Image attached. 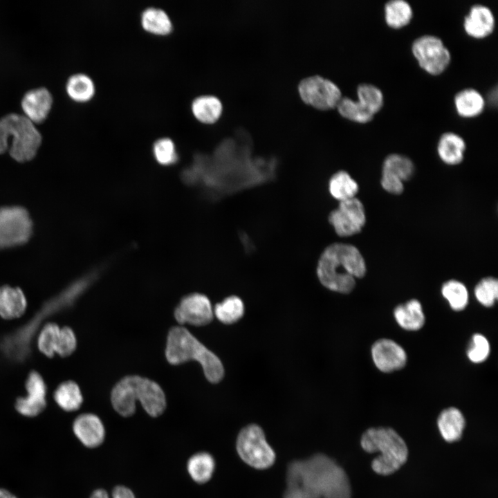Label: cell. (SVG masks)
<instances>
[{
    "instance_id": "23",
    "label": "cell",
    "mask_w": 498,
    "mask_h": 498,
    "mask_svg": "<svg viewBox=\"0 0 498 498\" xmlns=\"http://www.w3.org/2000/svg\"><path fill=\"white\" fill-rule=\"evenodd\" d=\"M465 423L463 414L453 407L443 409L437 419L439 432L448 442H454L461 438Z\"/></svg>"
},
{
    "instance_id": "17",
    "label": "cell",
    "mask_w": 498,
    "mask_h": 498,
    "mask_svg": "<svg viewBox=\"0 0 498 498\" xmlns=\"http://www.w3.org/2000/svg\"><path fill=\"white\" fill-rule=\"evenodd\" d=\"M76 437L87 448H96L101 445L105 437V430L100 418L93 414L78 416L73 424Z\"/></svg>"
},
{
    "instance_id": "21",
    "label": "cell",
    "mask_w": 498,
    "mask_h": 498,
    "mask_svg": "<svg viewBox=\"0 0 498 498\" xmlns=\"http://www.w3.org/2000/svg\"><path fill=\"white\" fill-rule=\"evenodd\" d=\"M454 104L457 114L465 118H472L481 114L486 106L483 95L474 88H465L454 97Z\"/></svg>"
},
{
    "instance_id": "14",
    "label": "cell",
    "mask_w": 498,
    "mask_h": 498,
    "mask_svg": "<svg viewBox=\"0 0 498 498\" xmlns=\"http://www.w3.org/2000/svg\"><path fill=\"white\" fill-rule=\"evenodd\" d=\"M214 312L209 299L204 295L193 293L182 299L174 316L180 324L202 326L210 323Z\"/></svg>"
},
{
    "instance_id": "24",
    "label": "cell",
    "mask_w": 498,
    "mask_h": 498,
    "mask_svg": "<svg viewBox=\"0 0 498 498\" xmlns=\"http://www.w3.org/2000/svg\"><path fill=\"white\" fill-rule=\"evenodd\" d=\"M194 116L201 122L212 123L218 120L222 113L223 105L216 95L204 94L196 97L192 102Z\"/></svg>"
},
{
    "instance_id": "4",
    "label": "cell",
    "mask_w": 498,
    "mask_h": 498,
    "mask_svg": "<svg viewBox=\"0 0 498 498\" xmlns=\"http://www.w3.org/2000/svg\"><path fill=\"white\" fill-rule=\"evenodd\" d=\"M165 354L168 362L173 365L190 360L199 362L211 382H218L223 377L224 369L220 359L183 327L176 326L170 330Z\"/></svg>"
},
{
    "instance_id": "18",
    "label": "cell",
    "mask_w": 498,
    "mask_h": 498,
    "mask_svg": "<svg viewBox=\"0 0 498 498\" xmlns=\"http://www.w3.org/2000/svg\"><path fill=\"white\" fill-rule=\"evenodd\" d=\"M53 102L49 91L40 87L28 91L21 100V107L26 116L34 122H41L47 117Z\"/></svg>"
},
{
    "instance_id": "31",
    "label": "cell",
    "mask_w": 498,
    "mask_h": 498,
    "mask_svg": "<svg viewBox=\"0 0 498 498\" xmlns=\"http://www.w3.org/2000/svg\"><path fill=\"white\" fill-rule=\"evenodd\" d=\"M66 91L72 99L84 102L93 96L95 84L89 75L84 73H76L68 78L66 83Z\"/></svg>"
},
{
    "instance_id": "20",
    "label": "cell",
    "mask_w": 498,
    "mask_h": 498,
    "mask_svg": "<svg viewBox=\"0 0 498 498\" xmlns=\"http://www.w3.org/2000/svg\"><path fill=\"white\" fill-rule=\"evenodd\" d=\"M465 149L464 139L452 131L442 133L438 140V155L443 163L449 165L461 163L463 160Z\"/></svg>"
},
{
    "instance_id": "5",
    "label": "cell",
    "mask_w": 498,
    "mask_h": 498,
    "mask_svg": "<svg viewBox=\"0 0 498 498\" xmlns=\"http://www.w3.org/2000/svg\"><path fill=\"white\" fill-rule=\"evenodd\" d=\"M361 446L367 452H380L371 463L372 469L380 474L387 475L394 472L407 459L408 450L405 442L391 428L368 429L362 436Z\"/></svg>"
},
{
    "instance_id": "41",
    "label": "cell",
    "mask_w": 498,
    "mask_h": 498,
    "mask_svg": "<svg viewBox=\"0 0 498 498\" xmlns=\"http://www.w3.org/2000/svg\"><path fill=\"white\" fill-rule=\"evenodd\" d=\"M90 498H109V496L104 490L98 489L92 493Z\"/></svg>"
},
{
    "instance_id": "19",
    "label": "cell",
    "mask_w": 498,
    "mask_h": 498,
    "mask_svg": "<svg viewBox=\"0 0 498 498\" xmlns=\"http://www.w3.org/2000/svg\"><path fill=\"white\" fill-rule=\"evenodd\" d=\"M28 302L22 290L8 285L0 286V317L15 320L21 317L27 309Z\"/></svg>"
},
{
    "instance_id": "12",
    "label": "cell",
    "mask_w": 498,
    "mask_h": 498,
    "mask_svg": "<svg viewBox=\"0 0 498 498\" xmlns=\"http://www.w3.org/2000/svg\"><path fill=\"white\" fill-rule=\"evenodd\" d=\"M414 172V165L410 158L399 154H389L382 163L381 185L390 194H400L404 190L403 182Z\"/></svg>"
},
{
    "instance_id": "36",
    "label": "cell",
    "mask_w": 498,
    "mask_h": 498,
    "mask_svg": "<svg viewBox=\"0 0 498 498\" xmlns=\"http://www.w3.org/2000/svg\"><path fill=\"white\" fill-rule=\"evenodd\" d=\"M474 294L477 300L486 307L492 306L498 297V281L492 277L481 279L475 286Z\"/></svg>"
},
{
    "instance_id": "27",
    "label": "cell",
    "mask_w": 498,
    "mask_h": 498,
    "mask_svg": "<svg viewBox=\"0 0 498 498\" xmlns=\"http://www.w3.org/2000/svg\"><path fill=\"white\" fill-rule=\"evenodd\" d=\"M53 398L57 405L66 412L78 409L83 402L78 385L72 380L60 383L54 391Z\"/></svg>"
},
{
    "instance_id": "1",
    "label": "cell",
    "mask_w": 498,
    "mask_h": 498,
    "mask_svg": "<svg viewBox=\"0 0 498 498\" xmlns=\"http://www.w3.org/2000/svg\"><path fill=\"white\" fill-rule=\"evenodd\" d=\"M351 498L344 470L324 454L289 464L284 498Z\"/></svg>"
},
{
    "instance_id": "32",
    "label": "cell",
    "mask_w": 498,
    "mask_h": 498,
    "mask_svg": "<svg viewBox=\"0 0 498 498\" xmlns=\"http://www.w3.org/2000/svg\"><path fill=\"white\" fill-rule=\"evenodd\" d=\"M213 312L220 322L230 324L242 317L244 313V304L239 297L233 295L218 303Z\"/></svg>"
},
{
    "instance_id": "2",
    "label": "cell",
    "mask_w": 498,
    "mask_h": 498,
    "mask_svg": "<svg viewBox=\"0 0 498 498\" xmlns=\"http://www.w3.org/2000/svg\"><path fill=\"white\" fill-rule=\"evenodd\" d=\"M365 261L359 250L353 245L335 243L322 252L317 263V275L328 289L349 293L354 288L356 278L365 276Z\"/></svg>"
},
{
    "instance_id": "16",
    "label": "cell",
    "mask_w": 498,
    "mask_h": 498,
    "mask_svg": "<svg viewBox=\"0 0 498 498\" xmlns=\"http://www.w3.org/2000/svg\"><path fill=\"white\" fill-rule=\"evenodd\" d=\"M463 27L465 33L474 39H483L491 35L495 27L492 10L486 5H472L465 15Z\"/></svg>"
},
{
    "instance_id": "26",
    "label": "cell",
    "mask_w": 498,
    "mask_h": 498,
    "mask_svg": "<svg viewBox=\"0 0 498 498\" xmlns=\"http://www.w3.org/2000/svg\"><path fill=\"white\" fill-rule=\"evenodd\" d=\"M140 23L142 28L153 34L166 35L172 30V21L163 9L148 7L141 13Z\"/></svg>"
},
{
    "instance_id": "25",
    "label": "cell",
    "mask_w": 498,
    "mask_h": 498,
    "mask_svg": "<svg viewBox=\"0 0 498 498\" xmlns=\"http://www.w3.org/2000/svg\"><path fill=\"white\" fill-rule=\"evenodd\" d=\"M413 15V8L405 0H390L384 6L385 23L391 28L399 29L407 26Z\"/></svg>"
},
{
    "instance_id": "35",
    "label": "cell",
    "mask_w": 498,
    "mask_h": 498,
    "mask_svg": "<svg viewBox=\"0 0 498 498\" xmlns=\"http://www.w3.org/2000/svg\"><path fill=\"white\" fill-rule=\"evenodd\" d=\"M61 327L55 322H48L40 330L37 345L39 351L48 358L55 355Z\"/></svg>"
},
{
    "instance_id": "15",
    "label": "cell",
    "mask_w": 498,
    "mask_h": 498,
    "mask_svg": "<svg viewBox=\"0 0 498 498\" xmlns=\"http://www.w3.org/2000/svg\"><path fill=\"white\" fill-rule=\"evenodd\" d=\"M371 352L375 366L382 372L399 370L405 367L407 362L405 349L391 339L376 340L371 347Z\"/></svg>"
},
{
    "instance_id": "9",
    "label": "cell",
    "mask_w": 498,
    "mask_h": 498,
    "mask_svg": "<svg viewBox=\"0 0 498 498\" xmlns=\"http://www.w3.org/2000/svg\"><path fill=\"white\" fill-rule=\"evenodd\" d=\"M33 232L28 211L20 206L0 208V249L26 243Z\"/></svg>"
},
{
    "instance_id": "3",
    "label": "cell",
    "mask_w": 498,
    "mask_h": 498,
    "mask_svg": "<svg viewBox=\"0 0 498 498\" xmlns=\"http://www.w3.org/2000/svg\"><path fill=\"white\" fill-rule=\"evenodd\" d=\"M137 400L146 412L154 417L160 415L166 407L163 389L149 379L138 376H127L113 389V407L123 416H129L134 413Z\"/></svg>"
},
{
    "instance_id": "8",
    "label": "cell",
    "mask_w": 498,
    "mask_h": 498,
    "mask_svg": "<svg viewBox=\"0 0 498 498\" xmlns=\"http://www.w3.org/2000/svg\"><path fill=\"white\" fill-rule=\"evenodd\" d=\"M411 50L419 66L432 75L443 73L451 62V53L436 35L425 34L416 38Z\"/></svg>"
},
{
    "instance_id": "11",
    "label": "cell",
    "mask_w": 498,
    "mask_h": 498,
    "mask_svg": "<svg viewBox=\"0 0 498 498\" xmlns=\"http://www.w3.org/2000/svg\"><path fill=\"white\" fill-rule=\"evenodd\" d=\"M329 221L339 236L359 233L366 223L363 204L356 197L340 201L338 208L329 214Z\"/></svg>"
},
{
    "instance_id": "7",
    "label": "cell",
    "mask_w": 498,
    "mask_h": 498,
    "mask_svg": "<svg viewBox=\"0 0 498 498\" xmlns=\"http://www.w3.org/2000/svg\"><path fill=\"white\" fill-rule=\"evenodd\" d=\"M237 450L241 459L249 465L265 469L275 460V453L266 440L262 429L257 425H249L239 432Z\"/></svg>"
},
{
    "instance_id": "29",
    "label": "cell",
    "mask_w": 498,
    "mask_h": 498,
    "mask_svg": "<svg viewBox=\"0 0 498 498\" xmlns=\"http://www.w3.org/2000/svg\"><path fill=\"white\" fill-rule=\"evenodd\" d=\"M187 468L190 476L194 481L204 483L211 479L215 462L210 454L199 452L190 458Z\"/></svg>"
},
{
    "instance_id": "13",
    "label": "cell",
    "mask_w": 498,
    "mask_h": 498,
    "mask_svg": "<svg viewBox=\"0 0 498 498\" xmlns=\"http://www.w3.org/2000/svg\"><path fill=\"white\" fill-rule=\"evenodd\" d=\"M25 389L26 395L16 400V410L28 417L39 415L46 407L47 393L46 382L39 373L36 371L29 373L25 382Z\"/></svg>"
},
{
    "instance_id": "10",
    "label": "cell",
    "mask_w": 498,
    "mask_h": 498,
    "mask_svg": "<svg viewBox=\"0 0 498 498\" xmlns=\"http://www.w3.org/2000/svg\"><path fill=\"white\" fill-rule=\"evenodd\" d=\"M298 91L304 102L320 109L337 107L342 97L335 82L318 75L302 79L298 84Z\"/></svg>"
},
{
    "instance_id": "34",
    "label": "cell",
    "mask_w": 498,
    "mask_h": 498,
    "mask_svg": "<svg viewBox=\"0 0 498 498\" xmlns=\"http://www.w3.org/2000/svg\"><path fill=\"white\" fill-rule=\"evenodd\" d=\"M337 107L339 113L344 118L358 123L371 122L374 117L357 100L349 97H342Z\"/></svg>"
},
{
    "instance_id": "6",
    "label": "cell",
    "mask_w": 498,
    "mask_h": 498,
    "mask_svg": "<svg viewBox=\"0 0 498 498\" xmlns=\"http://www.w3.org/2000/svg\"><path fill=\"white\" fill-rule=\"evenodd\" d=\"M42 136L26 116L15 113L0 119V154L9 151L18 162L33 159L41 145Z\"/></svg>"
},
{
    "instance_id": "37",
    "label": "cell",
    "mask_w": 498,
    "mask_h": 498,
    "mask_svg": "<svg viewBox=\"0 0 498 498\" xmlns=\"http://www.w3.org/2000/svg\"><path fill=\"white\" fill-rule=\"evenodd\" d=\"M153 153L156 161L162 165H171L178 159L175 144L167 137H163L155 141Z\"/></svg>"
},
{
    "instance_id": "38",
    "label": "cell",
    "mask_w": 498,
    "mask_h": 498,
    "mask_svg": "<svg viewBox=\"0 0 498 498\" xmlns=\"http://www.w3.org/2000/svg\"><path fill=\"white\" fill-rule=\"evenodd\" d=\"M490 349L488 339L481 333H474L472 336L466 353L472 362L479 364L488 358Z\"/></svg>"
},
{
    "instance_id": "28",
    "label": "cell",
    "mask_w": 498,
    "mask_h": 498,
    "mask_svg": "<svg viewBox=\"0 0 498 498\" xmlns=\"http://www.w3.org/2000/svg\"><path fill=\"white\" fill-rule=\"evenodd\" d=\"M358 188L357 182L349 173L343 170L335 173L329 182L330 194L339 201L354 198Z\"/></svg>"
},
{
    "instance_id": "30",
    "label": "cell",
    "mask_w": 498,
    "mask_h": 498,
    "mask_svg": "<svg viewBox=\"0 0 498 498\" xmlns=\"http://www.w3.org/2000/svg\"><path fill=\"white\" fill-rule=\"evenodd\" d=\"M357 100L370 113L375 116L384 104V95L377 86L362 83L357 87Z\"/></svg>"
},
{
    "instance_id": "40",
    "label": "cell",
    "mask_w": 498,
    "mask_h": 498,
    "mask_svg": "<svg viewBox=\"0 0 498 498\" xmlns=\"http://www.w3.org/2000/svg\"><path fill=\"white\" fill-rule=\"evenodd\" d=\"M112 498H136L133 492L127 487L119 486L114 488Z\"/></svg>"
},
{
    "instance_id": "42",
    "label": "cell",
    "mask_w": 498,
    "mask_h": 498,
    "mask_svg": "<svg viewBox=\"0 0 498 498\" xmlns=\"http://www.w3.org/2000/svg\"><path fill=\"white\" fill-rule=\"evenodd\" d=\"M0 498H17L13 494L8 490L0 488Z\"/></svg>"
},
{
    "instance_id": "22",
    "label": "cell",
    "mask_w": 498,
    "mask_h": 498,
    "mask_svg": "<svg viewBox=\"0 0 498 498\" xmlns=\"http://www.w3.org/2000/svg\"><path fill=\"white\" fill-rule=\"evenodd\" d=\"M394 317L402 329L409 331L421 329L425 322L422 305L416 299L398 305L394 310Z\"/></svg>"
},
{
    "instance_id": "39",
    "label": "cell",
    "mask_w": 498,
    "mask_h": 498,
    "mask_svg": "<svg viewBox=\"0 0 498 498\" xmlns=\"http://www.w3.org/2000/svg\"><path fill=\"white\" fill-rule=\"evenodd\" d=\"M77 347V339L75 333L68 326L60 329L55 354L60 357H66L72 354Z\"/></svg>"
},
{
    "instance_id": "33",
    "label": "cell",
    "mask_w": 498,
    "mask_h": 498,
    "mask_svg": "<svg viewBox=\"0 0 498 498\" xmlns=\"http://www.w3.org/2000/svg\"><path fill=\"white\" fill-rule=\"evenodd\" d=\"M441 294L454 311H460L465 308L468 303V292L461 282L450 279L441 287Z\"/></svg>"
}]
</instances>
